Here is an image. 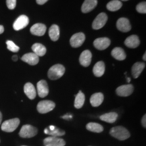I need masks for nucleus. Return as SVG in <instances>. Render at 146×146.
<instances>
[{"label":"nucleus","instance_id":"nucleus-3","mask_svg":"<svg viewBox=\"0 0 146 146\" xmlns=\"http://www.w3.org/2000/svg\"><path fill=\"white\" fill-rule=\"evenodd\" d=\"M20 125V120L17 118H12L8 120H5V122L1 124V130L7 133L13 132L17 129Z\"/></svg>","mask_w":146,"mask_h":146},{"label":"nucleus","instance_id":"nucleus-13","mask_svg":"<svg viewBox=\"0 0 146 146\" xmlns=\"http://www.w3.org/2000/svg\"><path fill=\"white\" fill-rule=\"evenodd\" d=\"M116 94L118 96L121 97H127L132 94L133 92V86L131 84L128 85H122V86L118 87L116 90Z\"/></svg>","mask_w":146,"mask_h":146},{"label":"nucleus","instance_id":"nucleus-5","mask_svg":"<svg viewBox=\"0 0 146 146\" xmlns=\"http://www.w3.org/2000/svg\"><path fill=\"white\" fill-rule=\"evenodd\" d=\"M56 104L50 100H43L39 102L37 104V111L41 114H46L54 109Z\"/></svg>","mask_w":146,"mask_h":146},{"label":"nucleus","instance_id":"nucleus-14","mask_svg":"<svg viewBox=\"0 0 146 146\" xmlns=\"http://www.w3.org/2000/svg\"><path fill=\"white\" fill-rule=\"evenodd\" d=\"M46 26L43 24L36 23L31 28V33L35 36H43L46 32Z\"/></svg>","mask_w":146,"mask_h":146},{"label":"nucleus","instance_id":"nucleus-33","mask_svg":"<svg viewBox=\"0 0 146 146\" xmlns=\"http://www.w3.org/2000/svg\"><path fill=\"white\" fill-rule=\"evenodd\" d=\"M6 5L8 9L14 10L16 8V0H6Z\"/></svg>","mask_w":146,"mask_h":146},{"label":"nucleus","instance_id":"nucleus-36","mask_svg":"<svg viewBox=\"0 0 146 146\" xmlns=\"http://www.w3.org/2000/svg\"><path fill=\"white\" fill-rule=\"evenodd\" d=\"M62 118H64V119H69V118H72V116H71V115H69V114H66V115H65V116H62Z\"/></svg>","mask_w":146,"mask_h":146},{"label":"nucleus","instance_id":"nucleus-17","mask_svg":"<svg viewBox=\"0 0 146 146\" xmlns=\"http://www.w3.org/2000/svg\"><path fill=\"white\" fill-rule=\"evenodd\" d=\"M44 133L45 134L50 135L51 137H58L65 135V131L52 125L50 126V127L47 128H45Z\"/></svg>","mask_w":146,"mask_h":146},{"label":"nucleus","instance_id":"nucleus-7","mask_svg":"<svg viewBox=\"0 0 146 146\" xmlns=\"http://www.w3.org/2000/svg\"><path fill=\"white\" fill-rule=\"evenodd\" d=\"M85 40V36L83 33H78L71 36L70 43L73 47H78L83 45Z\"/></svg>","mask_w":146,"mask_h":146},{"label":"nucleus","instance_id":"nucleus-41","mask_svg":"<svg viewBox=\"0 0 146 146\" xmlns=\"http://www.w3.org/2000/svg\"><path fill=\"white\" fill-rule=\"evenodd\" d=\"M128 82H129V83L130 82V78H128Z\"/></svg>","mask_w":146,"mask_h":146},{"label":"nucleus","instance_id":"nucleus-30","mask_svg":"<svg viewBox=\"0 0 146 146\" xmlns=\"http://www.w3.org/2000/svg\"><path fill=\"white\" fill-rule=\"evenodd\" d=\"M87 129L94 133H101L104 131V128L100 124L96 123H89L86 125Z\"/></svg>","mask_w":146,"mask_h":146},{"label":"nucleus","instance_id":"nucleus-42","mask_svg":"<svg viewBox=\"0 0 146 146\" xmlns=\"http://www.w3.org/2000/svg\"><path fill=\"white\" fill-rule=\"evenodd\" d=\"M122 1H128V0H122Z\"/></svg>","mask_w":146,"mask_h":146},{"label":"nucleus","instance_id":"nucleus-12","mask_svg":"<svg viewBox=\"0 0 146 146\" xmlns=\"http://www.w3.org/2000/svg\"><path fill=\"white\" fill-rule=\"evenodd\" d=\"M116 27L121 32H129L131 29V25L129 20L126 18H120L116 23Z\"/></svg>","mask_w":146,"mask_h":146},{"label":"nucleus","instance_id":"nucleus-20","mask_svg":"<svg viewBox=\"0 0 146 146\" xmlns=\"http://www.w3.org/2000/svg\"><path fill=\"white\" fill-rule=\"evenodd\" d=\"M139 39L137 35H131L126 39L125 44L130 48H136L139 45Z\"/></svg>","mask_w":146,"mask_h":146},{"label":"nucleus","instance_id":"nucleus-28","mask_svg":"<svg viewBox=\"0 0 146 146\" xmlns=\"http://www.w3.org/2000/svg\"><path fill=\"white\" fill-rule=\"evenodd\" d=\"M85 95L81 91H78V94L75 97V100H74V107L76 109H80L83 107L85 103Z\"/></svg>","mask_w":146,"mask_h":146},{"label":"nucleus","instance_id":"nucleus-37","mask_svg":"<svg viewBox=\"0 0 146 146\" xmlns=\"http://www.w3.org/2000/svg\"><path fill=\"white\" fill-rule=\"evenodd\" d=\"M4 32V27L2 25H0V34H2Z\"/></svg>","mask_w":146,"mask_h":146},{"label":"nucleus","instance_id":"nucleus-38","mask_svg":"<svg viewBox=\"0 0 146 146\" xmlns=\"http://www.w3.org/2000/svg\"><path fill=\"white\" fill-rule=\"evenodd\" d=\"M12 60H14V61H17L18 60V56H12Z\"/></svg>","mask_w":146,"mask_h":146},{"label":"nucleus","instance_id":"nucleus-8","mask_svg":"<svg viewBox=\"0 0 146 146\" xmlns=\"http://www.w3.org/2000/svg\"><path fill=\"white\" fill-rule=\"evenodd\" d=\"M45 146H64L66 142L58 137H48L43 141Z\"/></svg>","mask_w":146,"mask_h":146},{"label":"nucleus","instance_id":"nucleus-29","mask_svg":"<svg viewBox=\"0 0 146 146\" xmlns=\"http://www.w3.org/2000/svg\"><path fill=\"white\" fill-rule=\"evenodd\" d=\"M123 3L119 0H112L107 4V9L112 12H115L121 8Z\"/></svg>","mask_w":146,"mask_h":146},{"label":"nucleus","instance_id":"nucleus-40","mask_svg":"<svg viewBox=\"0 0 146 146\" xmlns=\"http://www.w3.org/2000/svg\"><path fill=\"white\" fill-rule=\"evenodd\" d=\"M145 55H146V53H145V54H144V55H143V59L145 60H146V58H145Z\"/></svg>","mask_w":146,"mask_h":146},{"label":"nucleus","instance_id":"nucleus-10","mask_svg":"<svg viewBox=\"0 0 146 146\" xmlns=\"http://www.w3.org/2000/svg\"><path fill=\"white\" fill-rule=\"evenodd\" d=\"M37 94L40 98H43L46 97L49 94V87L47 82L45 80H41L36 85Z\"/></svg>","mask_w":146,"mask_h":146},{"label":"nucleus","instance_id":"nucleus-19","mask_svg":"<svg viewBox=\"0 0 146 146\" xmlns=\"http://www.w3.org/2000/svg\"><path fill=\"white\" fill-rule=\"evenodd\" d=\"M24 92L30 100H34L36 95L35 88L32 83H27L24 86Z\"/></svg>","mask_w":146,"mask_h":146},{"label":"nucleus","instance_id":"nucleus-39","mask_svg":"<svg viewBox=\"0 0 146 146\" xmlns=\"http://www.w3.org/2000/svg\"><path fill=\"white\" fill-rule=\"evenodd\" d=\"M1 120H2V114H1V112H0V125L1 123Z\"/></svg>","mask_w":146,"mask_h":146},{"label":"nucleus","instance_id":"nucleus-25","mask_svg":"<svg viewBox=\"0 0 146 146\" xmlns=\"http://www.w3.org/2000/svg\"><path fill=\"white\" fill-rule=\"evenodd\" d=\"M111 54L113 58L117 60H124L127 57L125 51L120 47H115L113 49Z\"/></svg>","mask_w":146,"mask_h":146},{"label":"nucleus","instance_id":"nucleus-23","mask_svg":"<svg viewBox=\"0 0 146 146\" xmlns=\"http://www.w3.org/2000/svg\"><path fill=\"white\" fill-rule=\"evenodd\" d=\"M93 72L97 77H100L103 75L105 72V64L104 62L100 61L97 62L93 68Z\"/></svg>","mask_w":146,"mask_h":146},{"label":"nucleus","instance_id":"nucleus-11","mask_svg":"<svg viewBox=\"0 0 146 146\" xmlns=\"http://www.w3.org/2000/svg\"><path fill=\"white\" fill-rule=\"evenodd\" d=\"M110 40L107 37L98 38L94 42V47L99 50H104L107 49L110 45Z\"/></svg>","mask_w":146,"mask_h":146},{"label":"nucleus","instance_id":"nucleus-2","mask_svg":"<svg viewBox=\"0 0 146 146\" xmlns=\"http://www.w3.org/2000/svg\"><path fill=\"white\" fill-rule=\"evenodd\" d=\"M65 72V68L62 64H55L49 69L48 75L49 78L52 80H57L61 78Z\"/></svg>","mask_w":146,"mask_h":146},{"label":"nucleus","instance_id":"nucleus-35","mask_svg":"<svg viewBox=\"0 0 146 146\" xmlns=\"http://www.w3.org/2000/svg\"><path fill=\"white\" fill-rule=\"evenodd\" d=\"M48 0H36V3H38L39 5H43L44 3H45Z\"/></svg>","mask_w":146,"mask_h":146},{"label":"nucleus","instance_id":"nucleus-15","mask_svg":"<svg viewBox=\"0 0 146 146\" xmlns=\"http://www.w3.org/2000/svg\"><path fill=\"white\" fill-rule=\"evenodd\" d=\"M21 59L25 62L32 66L37 64L39 61V57L34 53H28V54H25L21 58Z\"/></svg>","mask_w":146,"mask_h":146},{"label":"nucleus","instance_id":"nucleus-22","mask_svg":"<svg viewBox=\"0 0 146 146\" xmlns=\"http://www.w3.org/2000/svg\"><path fill=\"white\" fill-rule=\"evenodd\" d=\"M145 64L143 62H136L132 66V69H131V72L134 78H138L139 76L142 71L143 70L144 68H145Z\"/></svg>","mask_w":146,"mask_h":146},{"label":"nucleus","instance_id":"nucleus-43","mask_svg":"<svg viewBox=\"0 0 146 146\" xmlns=\"http://www.w3.org/2000/svg\"><path fill=\"white\" fill-rule=\"evenodd\" d=\"M23 146H25V145H23Z\"/></svg>","mask_w":146,"mask_h":146},{"label":"nucleus","instance_id":"nucleus-18","mask_svg":"<svg viewBox=\"0 0 146 146\" xmlns=\"http://www.w3.org/2000/svg\"><path fill=\"white\" fill-rule=\"evenodd\" d=\"M98 4V0H85L81 7L83 13H88L96 8Z\"/></svg>","mask_w":146,"mask_h":146},{"label":"nucleus","instance_id":"nucleus-31","mask_svg":"<svg viewBox=\"0 0 146 146\" xmlns=\"http://www.w3.org/2000/svg\"><path fill=\"white\" fill-rule=\"evenodd\" d=\"M6 45L7 48L12 52H18L20 50L19 47H18V45H16L15 43L12 41H7Z\"/></svg>","mask_w":146,"mask_h":146},{"label":"nucleus","instance_id":"nucleus-16","mask_svg":"<svg viewBox=\"0 0 146 146\" xmlns=\"http://www.w3.org/2000/svg\"><path fill=\"white\" fill-rule=\"evenodd\" d=\"M92 54L89 50H85L81 53L79 58L80 64L85 67H87L90 65L91 62Z\"/></svg>","mask_w":146,"mask_h":146},{"label":"nucleus","instance_id":"nucleus-1","mask_svg":"<svg viewBox=\"0 0 146 146\" xmlns=\"http://www.w3.org/2000/svg\"><path fill=\"white\" fill-rule=\"evenodd\" d=\"M110 134L114 137L120 140V141H124V140L127 139L131 136L129 131L126 128L121 127V126H118V127L112 128L110 131Z\"/></svg>","mask_w":146,"mask_h":146},{"label":"nucleus","instance_id":"nucleus-26","mask_svg":"<svg viewBox=\"0 0 146 146\" xmlns=\"http://www.w3.org/2000/svg\"><path fill=\"white\" fill-rule=\"evenodd\" d=\"M49 35L53 41H58L60 37V28L58 25H53L49 30Z\"/></svg>","mask_w":146,"mask_h":146},{"label":"nucleus","instance_id":"nucleus-6","mask_svg":"<svg viewBox=\"0 0 146 146\" xmlns=\"http://www.w3.org/2000/svg\"><path fill=\"white\" fill-rule=\"evenodd\" d=\"M107 21L108 16L106 14L104 13V12L100 13L97 16V17L95 18L94 22H93V29H95V30H99V29H102L107 23Z\"/></svg>","mask_w":146,"mask_h":146},{"label":"nucleus","instance_id":"nucleus-34","mask_svg":"<svg viewBox=\"0 0 146 146\" xmlns=\"http://www.w3.org/2000/svg\"><path fill=\"white\" fill-rule=\"evenodd\" d=\"M146 116L145 114L144 115V116H143V118H142V120H141V123H142V126L144 128L146 127Z\"/></svg>","mask_w":146,"mask_h":146},{"label":"nucleus","instance_id":"nucleus-32","mask_svg":"<svg viewBox=\"0 0 146 146\" xmlns=\"http://www.w3.org/2000/svg\"><path fill=\"white\" fill-rule=\"evenodd\" d=\"M136 10L139 13L145 14L146 13V3L145 1L139 3V4L137 5Z\"/></svg>","mask_w":146,"mask_h":146},{"label":"nucleus","instance_id":"nucleus-9","mask_svg":"<svg viewBox=\"0 0 146 146\" xmlns=\"http://www.w3.org/2000/svg\"><path fill=\"white\" fill-rule=\"evenodd\" d=\"M29 18L25 15H21L14 23L13 28L15 31H20L25 28L29 25Z\"/></svg>","mask_w":146,"mask_h":146},{"label":"nucleus","instance_id":"nucleus-27","mask_svg":"<svg viewBox=\"0 0 146 146\" xmlns=\"http://www.w3.org/2000/svg\"><path fill=\"white\" fill-rule=\"evenodd\" d=\"M118 118V114L116 112H109L100 116V118L103 121L108 123H114Z\"/></svg>","mask_w":146,"mask_h":146},{"label":"nucleus","instance_id":"nucleus-24","mask_svg":"<svg viewBox=\"0 0 146 146\" xmlns=\"http://www.w3.org/2000/svg\"><path fill=\"white\" fill-rule=\"evenodd\" d=\"M32 50L33 51L34 54H36V56L41 57V56H43L46 54L47 50L46 47L44 45L41 44V43H35L32 46Z\"/></svg>","mask_w":146,"mask_h":146},{"label":"nucleus","instance_id":"nucleus-4","mask_svg":"<svg viewBox=\"0 0 146 146\" xmlns=\"http://www.w3.org/2000/svg\"><path fill=\"white\" fill-rule=\"evenodd\" d=\"M37 129L30 125L23 126L19 132V135L23 138H31L37 134Z\"/></svg>","mask_w":146,"mask_h":146},{"label":"nucleus","instance_id":"nucleus-21","mask_svg":"<svg viewBox=\"0 0 146 146\" xmlns=\"http://www.w3.org/2000/svg\"><path fill=\"white\" fill-rule=\"evenodd\" d=\"M104 101V95L102 93H96L93 94L90 98V103L92 106L98 107Z\"/></svg>","mask_w":146,"mask_h":146}]
</instances>
